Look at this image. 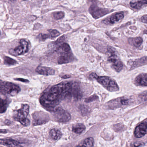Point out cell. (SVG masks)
Listing matches in <instances>:
<instances>
[{
    "instance_id": "6da1fadb",
    "label": "cell",
    "mask_w": 147,
    "mask_h": 147,
    "mask_svg": "<svg viewBox=\"0 0 147 147\" xmlns=\"http://www.w3.org/2000/svg\"><path fill=\"white\" fill-rule=\"evenodd\" d=\"M72 83H61L53 86L44 92L40 98L41 105L47 111L54 112L60 106V100L73 96Z\"/></svg>"
},
{
    "instance_id": "7a4b0ae2",
    "label": "cell",
    "mask_w": 147,
    "mask_h": 147,
    "mask_svg": "<svg viewBox=\"0 0 147 147\" xmlns=\"http://www.w3.org/2000/svg\"><path fill=\"white\" fill-rule=\"evenodd\" d=\"M90 77L96 79L99 84L109 91H117L119 90V87L117 82L110 77L98 76L96 73L92 74H90Z\"/></svg>"
},
{
    "instance_id": "3957f363",
    "label": "cell",
    "mask_w": 147,
    "mask_h": 147,
    "mask_svg": "<svg viewBox=\"0 0 147 147\" xmlns=\"http://www.w3.org/2000/svg\"><path fill=\"white\" fill-rule=\"evenodd\" d=\"M29 112V106L27 104L22 105L21 108L14 111L13 118L15 121L22 125L27 127L30 124V120L28 118Z\"/></svg>"
},
{
    "instance_id": "277c9868",
    "label": "cell",
    "mask_w": 147,
    "mask_h": 147,
    "mask_svg": "<svg viewBox=\"0 0 147 147\" xmlns=\"http://www.w3.org/2000/svg\"><path fill=\"white\" fill-rule=\"evenodd\" d=\"M20 90V88L17 85L11 82L0 80V95L15 96Z\"/></svg>"
},
{
    "instance_id": "5b68a950",
    "label": "cell",
    "mask_w": 147,
    "mask_h": 147,
    "mask_svg": "<svg viewBox=\"0 0 147 147\" xmlns=\"http://www.w3.org/2000/svg\"><path fill=\"white\" fill-rule=\"evenodd\" d=\"M108 51L111 54V56L108 58V61L111 64V67L117 72H120L123 69V65L117 54L115 49L109 47H108Z\"/></svg>"
},
{
    "instance_id": "8992f818",
    "label": "cell",
    "mask_w": 147,
    "mask_h": 147,
    "mask_svg": "<svg viewBox=\"0 0 147 147\" xmlns=\"http://www.w3.org/2000/svg\"><path fill=\"white\" fill-rule=\"evenodd\" d=\"M33 124L34 126L42 125L49 121L50 117L48 114L43 111H36L32 115Z\"/></svg>"
},
{
    "instance_id": "52a82bcc",
    "label": "cell",
    "mask_w": 147,
    "mask_h": 147,
    "mask_svg": "<svg viewBox=\"0 0 147 147\" xmlns=\"http://www.w3.org/2000/svg\"><path fill=\"white\" fill-rule=\"evenodd\" d=\"M29 49L28 42L25 39H21L20 41V45L17 47L10 50V54L14 56H20L26 53Z\"/></svg>"
},
{
    "instance_id": "ba28073f",
    "label": "cell",
    "mask_w": 147,
    "mask_h": 147,
    "mask_svg": "<svg viewBox=\"0 0 147 147\" xmlns=\"http://www.w3.org/2000/svg\"><path fill=\"white\" fill-rule=\"evenodd\" d=\"M54 120L58 122L65 123L69 121L71 118L70 115L61 107L53 112Z\"/></svg>"
},
{
    "instance_id": "9c48e42d",
    "label": "cell",
    "mask_w": 147,
    "mask_h": 147,
    "mask_svg": "<svg viewBox=\"0 0 147 147\" xmlns=\"http://www.w3.org/2000/svg\"><path fill=\"white\" fill-rule=\"evenodd\" d=\"M89 12L93 18L98 19L110 12L109 9L101 8L95 5H92L89 8Z\"/></svg>"
},
{
    "instance_id": "30bf717a",
    "label": "cell",
    "mask_w": 147,
    "mask_h": 147,
    "mask_svg": "<svg viewBox=\"0 0 147 147\" xmlns=\"http://www.w3.org/2000/svg\"><path fill=\"white\" fill-rule=\"evenodd\" d=\"M130 101L131 100L129 98L123 97L111 101L109 102V105L111 108H117L128 105L130 103Z\"/></svg>"
},
{
    "instance_id": "8fae6325",
    "label": "cell",
    "mask_w": 147,
    "mask_h": 147,
    "mask_svg": "<svg viewBox=\"0 0 147 147\" xmlns=\"http://www.w3.org/2000/svg\"><path fill=\"white\" fill-rule=\"evenodd\" d=\"M147 133V123L146 122L142 123L136 128L134 135L138 138H142Z\"/></svg>"
},
{
    "instance_id": "7c38bea8",
    "label": "cell",
    "mask_w": 147,
    "mask_h": 147,
    "mask_svg": "<svg viewBox=\"0 0 147 147\" xmlns=\"http://www.w3.org/2000/svg\"><path fill=\"white\" fill-rule=\"evenodd\" d=\"M0 145L7 147H22L19 142L10 138L0 139Z\"/></svg>"
},
{
    "instance_id": "4fadbf2b",
    "label": "cell",
    "mask_w": 147,
    "mask_h": 147,
    "mask_svg": "<svg viewBox=\"0 0 147 147\" xmlns=\"http://www.w3.org/2000/svg\"><path fill=\"white\" fill-rule=\"evenodd\" d=\"M135 84L137 86H147V73H142L136 76L135 79Z\"/></svg>"
},
{
    "instance_id": "5bb4252c",
    "label": "cell",
    "mask_w": 147,
    "mask_h": 147,
    "mask_svg": "<svg viewBox=\"0 0 147 147\" xmlns=\"http://www.w3.org/2000/svg\"><path fill=\"white\" fill-rule=\"evenodd\" d=\"M37 73L42 75H52L55 74V70L50 67L38 66L36 69Z\"/></svg>"
},
{
    "instance_id": "9a60e30c",
    "label": "cell",
    "mask_w": 147,
    "mask_h": 147,
    "mask_svg": "<svg viewBox=\"0 0 147 147\" xmlns=\"http://www.w3.org/2000/svg\"><path fill=\"white\" fill-rule=\"evenodd\" d=\"M74 60V56L70 53H65L61 55L58 58V63L59 64L68 63H70Z\"/></svg>"
},
{
    "instance_id": "2e32d148",
    "label": "cell",
    "mask_w": 147,
    "mask_h": 147,
    "mask_svg": "<svg viewBox=\"0 0 147 147\" xmlns=\"http://www.w3.org/2000/svg\"><path fill=\"white\" fill-rule=\"evenodd\" d=\"M147 64V57H144L136 59L132 63L130 70H133Z\"/></svg>"
},
{
    "instance_id": "e0dca14e",
    "label": "cell",
    "mask_w": 147,
    "mask_h": 147,
    "mask_svg": "<svg viewBox=\"0 0 147 147\" xmlns=\"http://www.w3.org/2000/svg\"><path fill=\"white\" fill-rule=\"evenodd\" d=\"M128 41L130 45L136 47H140L143 43V39L140 37L130 38L129 39Z\"/></svg>"
},
{
    "instance_id": "ac0fdd59",
    "label": "cell",
    "mask_w": 147,
    "mask_h": 147,
    "mask_svg": "<svg viewBox=\"0 0 147 147\" xmlns=\"http://www.w3.org/2000/svg\"><path fill=\"white\" fill-rule=\"evenodd\" d=\"M123 17H124V15L123 13H119L115 14L110 18L109 21V23L110 24H115L121 20H122Z\"/></svg>"
},
{
    "instance_id": "d6986e66",
    "label": "cell",
    "mask_w": 147,
    "mask_h": 147,
    "mask_svg": "<svg viewBox=\"0 0 147 147\" xmlns=\"http://www.w3.org/2000/svg\"><path fill=\"white\" fill-rule=\"evenodd\" d=\"M50 135L53 140H58L62 137V134L59 129H53L50 131Z\"/></svg>"
},
{
    "instance_id": "ffe728a7",
    "label": "cell",
    "mask_w": 147,
    "mask_h": 147,
    "mask_svg": "<svg viewBox=\"0 0 147 147\" xmlns=\"http://www.w3.org/2000/svg\"><path fill=\"white\" fill-rule=\"evenodd\" d=\"M145 4H147V0H139L130 3V6L136 9H140Z\"/></svg>"
},
{
    "instance_id": "44dd1931",
    "label": "cell",
    "mask_w": 147,
    "mask_h": 147,
    "mask_svg": "<svg viewBox=\"0 0 147 147\" xmlns=\"http://www.w3.org/2000/svg\"><path fill=\"white\" fill-rule=\"evenodd\" d=\"M9 103V100L0 98V113L2 114L5 112Z\"/></svg>"
},
{
    "instance_id": "7402d4cb",
    "label": "cell",
    "mask_w": 147,
    "mask_h": 147,
    "mask_svg": "<svg viewBox=\"0 0 147 147\" xmlns=\"http://www.w3.org/2000/svg\"><path fill=\"white\" fill-rule=\"evenodd\" d=\"M85 126L82 123H78L72 127V131L76 134H81L85 129Z\"/></svg>"
},
{
    "instance_id": "603a6c76",
    "label": "cell",
    "mask_w": 147,
    "mask_h": 147,
    "mask_svg": "<svg viewBox=\"0 0 147 147\" xmlns=\"http://www.w3.org/2000/svg\"><path fill=\"white\" fill-rule=\"evenodd\" d=\"M59 51L63 52V53H69L70 52L71 48L69 45L67 43L62 44L58 49Z\"/></svg>"
},
{
    "instance_id": "cb8c5ba5",
    "label": "cell",
    "mask_w": 147,
    "mask_h": 147,
    "mask_svg": "<svg viewBox=\"0 0 147 147\" xmlns=\"http://www.w3.org/2000/svg\"><path fill=\"white\" fill-rule=\"evenodd\" d=\"M94 143L93 138L92 137H89L85 139L83 142V145L86 147H93Z\"/></svg>"
},
{
    "instance_id": "d4e9b609",
    "label": "cell",
    "mask_w": 147,
    "mask_h": 147,
    "mask_svg": "<svg viewBox=\"0 0 147 147\" xmlns=\"http://www.w3.org/2000/svg\"><path fill=\"white\" fill-rule=\"evenodd\" d=\"M4 63L9 65H15L17 64V62L14 59L8 57H5L3 58Z\"/></svg>"
},
{
    "instance_id": "484cf974",
    "label": "cell",
    "mask_w": 147,
    "mask_h": 147,
    "mask_svg": "<svg viewBox=\"0 0 147 147\" xmlns=\"http://www.w3.org/2000/svg\"><path fill=\"white\" fill-rule=\"evenodd\" d=\"M49 35L50 36V38H56L60 35V33L57 30H53L51 29L49 30Z\"/></svg>"
},
{
    "instance_id": "4316f807",
    "label": "cell",
    "mask_w": 147,
    "mask_h": 147,
    "mask_svg": "<svg viewBox=\"0 0 147 147\" xmlns=\"http://www.w3.org/2000/svg\"><path fill=\"white\" fill-rule=\"evenodd\" d=\"M64 16V13L63 12H57L53 13V16L56 20H60Z\"/></svg>"
},
{
    "instance_id": "83f0119b",
    "label": "cell",
    "mask_w": 147,
    "mask_h": 147,
    "mask_svg": "<svg viewBox=\"0 0 147 147\" xmlns=\"http://www.w3.org/2000/svg\"><path fill=\"white\" fill-rule=\"evenodd\" d=\"M38 38L40 40H45L47 39L50 38V36L49 34H40L38 36Z\"/></svg>"
},
{
    "instance_id": "f1b7e54d",
    "label": "cell",
    "mask_w": 147,
    "mask_h": 147,
    "mask_svg": "<svg viewBox=\"0 0 147 147\" xmlns=\"http://www.w3.org/2000/svg\"><path fill=\"white\" fill-rule=\"evenodd\" d=\"M98 97L97 96H96V95H93V96H91L90 97L88 98H86L85 101L86 102H92L94 100H96L98 99Z\"/></svg>"
},
{
    "instance_id": "f546056e",
    "label": "cell",
    "mask_w": 147,
    "mask_h": 147,
    "mask_svg": "<svg viewBox=\"0 0 147 147\" xmlns=\"http://www.w3.org/2000/svg\"><path fill=\"white\" fill-rule=\"evenodd\" d=\"M141 21L144 23H147V15L143 16L141 18Z\"/></svg>"
},
{
    "instance_id": "4dcf8cb0",
    "label": "cell",
    "mask_w": 147,
    "mask_h": 147,
    "mask_svg": "<svg viewBox=\"0 0 147 147\" xmlns=\"http://www.w3.org/2000/svg\"><path fill=\"white\" fill-rule=\"evenodd\" d=\"M15 80H18V81L24 82V83H28V82H29V80H28L25 79L20 78H19L15 79Z\"/></svg>"
},
{
    "instance_id": "1f68e13d",
    "label": "cell",
    "mask_w": 147,
    "mask_h": 147,
    "mask_svg": "<svg viewBox=\"0 0 147 147\" xmlns=\"http://www.w3.org/2000/svg\"><path fill=\"white\" fill-rule=\"evenodd\" d=\"M7 133V131L6 129H0V134H6Z\"/></svg>"
},
{
    "instance_id": "d6a6232c",
    "label": "cell",
    "mask_w": 147,
    "mask_h": 147,
    "mask_svg": "<svg viewBox=\"0 0 147 147\" xmlns=\"http://www.w3.org/2000/svg\"><path fill=\"white\" fill-rule=\"evenodd\" d=\"M70 75H64V76H63V77H62V78L63 79H65L69 78H70Z\"/></svg>"
},
{
    "instance_id": "836d02e7",
    "label": "cell",
    "mask_w": 147,
    "mask_h": 147,
    "mask_svg": "<svg viewBox=\"0 0 147 147\" xmlns=\"http://www.w3.org/2000/svg\"><path fill=\"white\" fill-rule=\"evenodd\" d=\"M142 143H134V146L135 147H139V146H142Z\"/></svg>"
},
{
    "instance_id": "e575fe53",
    "label": "cell",
    "mask_w": 147,
    "mask_h": 147,
    "mask_svg": "<svg viewBox=\"0 0 147 147\" xmlns=\"http://www.w3.org/2000/svg\"><path fill=\"white\" fill-rule=\"evenodd\" d=\"M86 147L85 146H84V145H82V146H80V145H79V146H76V147Z\"/></svg>"
},
{
    "instance_id": "d590c367",
    "label": "cell",
    "mask_w": 147,
    "mask_h": 147,
    "mask_svg": "<svg viewBox=\"0 0 147 147\" xmlns=\"http://www.w3.org/2000/svg\"><path fill=\"white\" fill-rule=\"evenodd\" d=\"M88 1H96V0H88Z\"/></svg>"
},
{
    "instance_id": "8d00e7d4",
    "label": "cell",
    "mask_w": 147,
    "mask_h": 147,
    "mask_svg": "<svg viewBox=\"0 0 147 147\" xmlns=\"http://www.w3.org/2000/svg\"><path fill=\"white\" fill-rule=\"evenodd\" d=\"M1 32H0V35H1Z\"/></svg>"
}]
</instances>
